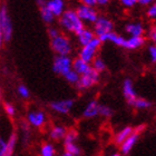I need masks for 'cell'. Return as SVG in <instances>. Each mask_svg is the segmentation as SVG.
Returning a JSON list of instances; mask_svg holds the SVG:
<instances>
[{
	"label": "cell",
	"mask_w": 156,
	"mask_h": 156,
	"mask_svg": "<svg viewBox=\"0 0 156 156\" xmlns=\"http://www.w3.org/2000/svg\"><path fill=\"white\" fill-rule=\"evenodd\" d=\"M111 156H122V155H120L119 153H114V154H112Z\"/></svg>",
	"instance_id": "obj_42"
},
{
	"label": "cell",
	"mask_w": 156,
	"mask_h": 156,
	"mask_svg": "<svg viewBox=\"0 0 156 156\" xmlns=\"http://www.w3.org/2000/svg\"><path fill=\"white\" fill-rule=\"evenodd\" d=\"M52 70L58 75L65 76L73 70V60L69 56H56L52 64Z\"/></svg>",
	"instance_id": "obj_5"
},
{
	"label": "cell",
	"mask_w": 156,
	"mask_h": 156,
	"mask_svg": "<svg viewBox=\"0 0 156 156\" xmlns=\"http://www.w3.org/2000/svg\"><path fill=\"white\" fill-rule=\"evenodd\" d=\"M99 39H101V42L112 41L113 44H115V45H117V46H120V47H123V48H124V45H125V40H126L124 37H122L120 35H117V34L114 33V31L111 34H108V35L99 37Z\"/></svg>",
	"instance_id": "obj_18"
},
{
	"label": "cell",
	"mask_w": 156,
	"mask_h": 156,
	"mask_svg": "<svg viewBox=\"0 0 156 156\" xmlns=\"http://www.w3.org/2000/svg\"><path fill=\"white\" fill-rule=\"evenodd\" d=\"M48 36L50 37V39H55L57 38L58 36H60V34H59V31L56 28H49L48 29Z\"/></svg>",
	"instance_id": "obj_36"
},
{
	"label": "cell",
	"mask_w": 156,
	"mask_h": 156,
	"mask_svg": "<svg viewBox=\"0 0 156 156\" xmlns=\"http://www.w3.org/2000/svg\"><path fill=\"white\" fill-rule=\"evenodd\" d=\"M148 38L154 42V45H156V26H153L148 31Z\"/></svg>",
	"instance_id": "obj_35"
},
{
	"label": "cell",
	"mask_w": 156,
	"mask_h": 156,
	"mask_svg": "<svg viewBox=\"0 0 156 156\" xmlns=\"http://www.w3.org/2000/svg\"><path fill=\"white\" fill-rule=\"evenodd\" d=\"M91 67H93V69H95L96 72L101 73L103 70H105V68H106V64H105V62L101 58L96 57V58L94 59V62H93Z\"/></svg>",
	"instance_id": "obj_26"
},
{
	"label": "cell",
	"mask_w": 156,
	"mask_h": 156,
	"mask_svg": "<svg viewBox=\"0 0 156 156\" xmlns=\"http://www.w3.org/2000/svg\"><path fill=\"white\" fill-rule=\"evenodd\" d=\"M64 77H65V79L68 81V83H70V84H75V85H77L79 79H80V76L78 75L75 70H70V72H69L68 74H66Z\"/></svg>",
	"instance_id": "obj_28"
},
{
	"label": "cell",
	"mask_w": 156,
	"mask_h": 156,
	"mask_svg": "<svg viewBox=\"0 0 156 156\" xmlns=\"http://www.w3.org/2000/svg\"><path fill=\"white\" fill-rule=\"evenodd\" d=\"M120 3H122L123 6H125V7L132 8V7H134L136 3H138V1H136V0H122V1H120Z\"/></svg>",
	"instance_id": "obj_37"
},
{
	"label": "cell",
	"mask_w": 156,
	"mask_h": 156,
	"mask_svg": "<svg viewBox=\"0 0 156 156\" xmlns=\"http://www.w3.org/2000/svg\"><path fill=\"white\" fill-rule=\"evenodd\" d=\"M28 123L31 124L35 127H42L46 123V115L41 111H34L29 112L27 115Z\"/></svg>",
	"instance_id": "obj_11"
},
{
	"label": "cell",
	"mask_w": 156,
	"mask_h": 156,
	"mask_svg": "<svg viewBox=\"0 0 156 156\" xmlns=\"http://www.w3.org/2000/svg\"><path fill=\"white\" fill-rule=\"evenodd\" d=\"M66 134H67V130H66L65 127L57 125V126H54L51 129H50V133H49V135H50V138H51V140H57L65 138Z\"/></svg>",
	"instance_id": "obj_22"
},
{
	"label": "cell",
	"mask_w": 156,
	"mask_h": 156,
	"mask_svg": "<svg viewBox=\"0 0 156 156\" xmlns=\"http://www.w3.org/2000/svg\"><path fill=\"white\" fill-rule=\"evenodd\" d=\"M60 25L65 30L76 35H79L85 29L84 21L79 18L77 11L74 9H67L62 13L60 17Z\"/></svg>",
	"instance_id": "obj_1"
},
{
	"label": "cell",
	"mask_w": 156,
	"mask_h": 156,
	"mask_svg": "<svg viewBox=\"0 0 156 156\" xmlns=\"http://www.w3.org/2000/svg\"><path fill=\"white\" fill-rule=\"evenodd\" d=\"M138 3L142 5V6H148V5H152V0H138Z\"/></svg>",
	"instance_id": "obj_39"
},
{
	"label": "cell",
	"mask_w": 156,
	"mask_h": 156,
	"mask_svg": "<svg viewBox=\"0 0 156 156\" xmlns=\"http://www.w3.org/2000/svg\"><path fill=\"white\" fill-rule=\"evenodd\" d=\"M12 23L8 15L6 5H1L0 8V41H9L12 37Z\"/></svg>",
	"instance_id": "obj_2"
},
{
	"label": "cell",
	"mask_w": 156,
	"mask_h": 156,
	"mask_svg": "<svg viewBox=\"0 0 156 156\" xmlns=\"http://www.w3.org/2000/svg\"><path fill=\"white\" fill-rule=\"evenodd\" d=\"M137 140H138V133H135V132H134V133L120 145V152L123 154H128L130 151L133 150V147L135 146Z\"/></svg>",
	"instance_id": "obj_16"
},
{
	"label": "cell",
	"mask_w": 156,
	"mask_h": 156,
	"mask_svg": "<svg viewBox=\"0 0 156 156\" xmlns=\"http://www.w3.org/2000/svg\"><path fill=\"white\" fill-rule=\"evenodd\" d=\"M60 156H74V155H72V154H69V153H66V152H65V153L62 154V155H60Z\"/></svg>",
	"instance_id": "obj_41"
},
{
	"label": "cell",
	"mask_w": 156,
	"mask_h": 156,
	"mask_svg": "<svg viewBox=\"0 0 156 156\" xmlns=\"http://www.w3.org/2000/svg\"><path fill=\"white\" fill-rule=\"evenodd\" d=\"M123 94H124V97L126 99L127 104L130 105V106H134L135 104V101H137V94L135 89H134V86H133V83L130 79H125L124 80V84H123Z\"/></svg>",
	"instance_id": "obj_9"
},
{
	"label": "cell",
	"mask_w": 156,
	"mask_h": 156,
	"mask_svg": "<svg viewBox=\"0 0 156 156\" xmlns=\"http://www.w3.org/2000/svg\"><path fill=\"white\" fill-rule=\"evenodd\" d=\"M16 143H17V135L13 133L10 135L9 140H8V142H7V147H6L5 153L0 156H12L13 151H15V146H16Z\"/></svg>",
	"instance_id": "obj_23"
},
{
	"label": "cell",
	"mask_w": 156,
	"mask_h": 156,
	"mask_svg": "<svg viewBox=\"0 0 156 156\" xmlns=\"http://www.w3.org/2000/svg\"><path fill=\"white\" fill-rule=\"evenodd\" d=\"M99 115L108 118V117H111L113 115V109L111 107L106 106V105H99Z\"/></svg>",
	"instance_id": "obj_29"
},
{
	"label": "cell",
	"mask_w": 156,
	"mask_h": 156,
	"mask_svg": "<svg viewBox=\"0 0 156 156\" xmlns=\"http://www.w3.org/2000/svg\"><path fill=\"white\" fill-rule=\"evenodd\" d=\"M65 145V152L66 153L72 154L74 156L80 155V148L76 143H64Z\"/></svg>",
	"instance_id": "obj_24"
},
{
	"label": "cell",
	"mask_w": 156,
	"mask_h": 156,
	"mask_svg": "<svg viewBox=\"0 0 156 156\" xmlns=\"http://www.w3.org/2000/svg\"><path fill=\"white\" fill-rule=\"evenodd\" d=\"M83 3L86 5V6H89V7H93V8H94V7L97 5V0H84Z\"/></svg>",
	"instance_id": "obj_38"
},
{
	"label": "cell",
	"mask_w": 156,
	"mask_h": 156,
	"mask_svg": "<svg viewBox=\"0 0 156 156\" xmlns=\"http://www.w3.org/2000/svg\"><path fill=\"white\" fill-rule=\"evenodd\" d=\"M108 3V0H97V5L99 6H105Z\"/></svg>",
	"instance_id": "obj_40"
},
{
	"label": "cell",
	"mask_w": 156,
	"mask_h": 156,
	"mask_svg": "<svg viewBox=\"0 0 156 156\" xmlns=\"http://www.w3.org/2000/svg\"><path fill=\"white\" fill-rule=\"evenodd\" d=\"M113 29H114L113 21L106 17H99L97 21L94 23V33L97 38L113 33Z\"/></svg>",
	"instance_id": "obj_7"
},
{
	"label": "cell",
	"mask_w": 156,
	"mask_h": 156,
	"mask_svg": "<svg viewBox=\"0 0 156 156\" xmlns=\"http://www.w3.org/2000/svg\"><path fill=\"white\" fill-rule=\"evenodd\" d=\"M51 49L56 52V56H69L72 52V42L67 37L60 35L50 41Z\"/></svg>",
	"instance_id": "obj_4"
},
{
	"label": "cell",
	"mask_w": 156,
	"mask_h": 156,
	"mask_svg": "<svg viewBox=\"0 0 156 156\" xmlns=\"http://www.w3.org/2000/svg\"><path fill=\"white\" fill-rule=\"evenodd\" d=\"M146 15L150 19H156V1L148 7V9H147V11H146Z\"/></svg>",
	"instance_id": "obj_32"
},
{
	"label": "cell",
	"mask_w": 156,
	"mask_h": 156,
	"mask_svg": "<svg viewBox=\"0 0 156 156\" xmlns=\"http://www.w3.org/2000/svg\"><path fill=\"white\" fill-rule=\"evenodd\" d=\"M101 45V39L96 37V38L91 42H89L88 45L81 47L80 50H79L78 57L80 59H83L84 62L90 64V62H94V59L96 58V52H97V50L99 49Z\"/></svg>",
	"instance_id": "obj_3"
},
{
	"label": "cell",
	"mask_w": 156,
	"mask_h": 156,
	"mask_svg": "<svg viewBox=\"0 0 156 156\" xmlns=\"http://www.w3.org/2000/svg\"><path fill=\"white\" fill-rule=\"evenodd\" d=\"M56 151L55 147L51 144L45 143L40 148V156H55Z\"/></svg>",
	"instance_id": "obj_25"
},
{
	"label": "cell",
	"mask_w": 156,
	"mask_h": 156,
	"mask_svg": "<svg viewBox=\"0 0 156 156\" xmlns=\"http://www.w3.org/2000/svg\"><path fill=\"white\" fill-rule=\"evenodd\" d=\"M91 69H93V67L90 66V64L84 62L79 57L75 58V60H73V70H75L79 76L86 75L90 72Z\"/></svg>",
	"instance_id": "obj_12"
},
{
	"label": "cell",
	"mask_w": 156,
	"mask_h": 156,
	"mask_svg": "<svg viewBox=\"0 0 156 156\" xmlns=\"http://www.w3.org/2000/svg\"><path fill=\"white\" fill-rule=\"evenodd\" d=\"M98 80H99V73L96 72L95 69H91L88 74L80 76V79L78 81V84L76 85V87H77L78 90L88 89V88L93 87L94 85L97 84Z\"/></svg>",
	"instance_id": "obj_8"
},
{
	"label": "cell",
	"mask_w": 156,
	"mask_h": 156,
	"mask_svg": "<svg viewBox=\"0 0 156 156\" xmlns=\"http://www.w3.org/2000/svg\"><path fill=\"white\" fill-rule=\"evenodd\" d=\"M17 91H18L19 96H21L23 98H28L30 96L29 89H28L25 85H20V86H18V89H17Z\"/></svg>",
	"instance_id": "obj_31"
},
{
	"label": "cell",
	"mask_w": 156,
	"mask_h": 156,
	"mask_svg": "<svg viewBox=\"0 0 156 156\" xmlns=\"http://www.w3.org/2000/svg\"><path fill=\"white\" fill-rule=\"evenodd\" d=\"M125 30L127 34H129L130 37H143L145 29L140 23H130L126 25Z\"/></svg>",
	"instance_id": "obj_14"
},
{
	"label": "cell",
	"mask_w": 156,
	"mask_h": 156,
	"mask_svg": "<svg viewBox=\"0 0 156 156\" xmlns=\"http://www.w3.org/2000/svg\"><path fill=\"white\" fill-rule=\"evenodd\" d=\"M39 11H40V16L44 23H51L55 19V15L49 10V8L46 6V2L41 6H39Z\"/></svg>",
	"instance_id": "obj_21"
},
{
	"label": "cell",
	"mask_w": 156,
	"mask_h": 156,
	"mask_svg": "<svg viewBox=\"0 0 156 156\" xmlns=\"http://www.w3.org/2000/svg\"><path fill=\"white\" fill-rule=\"evenodd\" d=\"M46 6L48 7L55 17H62L65 12V2L62 0H48L46 1Z\"/></svg>",
	"instance_id": "obj_13"
},
{
	"label": "cell",
	"mask_w": 156,
	"mask_h": 156,
	"mask_svg": "<svg viewBox=\"0 0 156 156\" xmlns=\"http://www.w3.org/2000/svg\"><path fill=\"white\" fill-rule=\"evenodd\" d=\"M74 106V99H62L50 103V108L59 114H67Z\"/></svg>",
	"instance_id": "obj_10"
},
{
	"label": "cell",
	"mask_w": 156,
	"mask_h": 156,
	"mask_svg": "<svg viewBox=\"0 0 156 156\" xmlns=\"http://www.w3.org/2000/svg\"><path fill=\"white\" fill-rule=\"evenodd\" d=\"M152 106V103L146 99H144V98H137V101H135V104H134L133 107L137 108V109H146V108H150Z\"/></svg>",
	"instance_id": "obj_27"
},
{
	"label": "cell",
	"mask_w": 156,
	"mask_h": 156,
	"mask_svg": "<svg viewBox=\"0 0 156 156\" xmlns=\"http://www.w3.org/2000/svg\"><path fill=\"white\" fill-rule=\"evenodd\" d=\"M76 11H77L78 16L84 23H95L98 20V13L96 11L95 8L89 6H86L84 3H81L76 8Z\"/></svg>",
	"instance_id": "obj_6"
},
{
	"label": "cell",
	"mask_w": 156,
	"mask_h": 156,
	"mask_svg": "<svg viewBox=\"0 0 156 156\" xmlns=\"http://www.w3.org/2000/svg\"><path fill=\"white\" fill-rule=\"evenodd\" d=\"M76 138H77V133L75 130H69L66 134V137L64 138V143H75Z\"/></svg>",
	"instance_id": "obj_30"
},
{
	"label": "cell",
	"mask_w": 156,
	"mask_h": 156,
	"mask_svg": "<svg viewBox=\"0 0 156 156\" xmlns=\"http://www.w3.org/2000/svg\"><path fill=\"white\" fill-rule=\"evenodd\" d=\"M3 108H5V112H6V114L8 116H13L15 113H16V108L13 106L12 104H10V103H5L3 104Z\"/></svg>",
	"instance_id": "obj_33"
},
{
	"label": "cell",
	"mask_w": 156,
	"mask_h": 156,
	"mask_svg": "<svg viewBox=\"0 0 156 156\" xmlns=\"http://www.w3.org/2000/svg\"><path fill=\"white\" fill-rule=\"evenodd\" d=\"M95 38H96V37H95L94 31L90 30V29H87V28H85V29L83 30L79 35H77L78 42H79V45H80L81 47L88 45V44L93 41Z\"/></svg>",
	"instance_id": "obj_15"
},
{
	"label": "cell",
	"mask_w": 156,
	"mask_h": 156,
	"mask_svg": "<svg viewBox=\"0 0 156 156\" xmlns=\"http://www.w3.org/2000/svg\"><path fill=\"white\" fill-rule=\"evenodd\" d=\"M134 133V128L133 127H130V126H126V127H124L123 129H120L118 133L115 135V143L116 144H122L125 142V140L128 138V137L132 135V134Z\"/></svg>",
	"instance_id": "obj_19"
},
{
	"label": "cell",
	"mask_w": 156,
	"mask_h": 156,
	"mask_svg": "<svg viewBox=\"0 0 156 156\" xmlns=\"http://www.w3.org/2000/svg\"><path fill=\"white\" fill-rule=\"evenodd\" d=\"M145 42L144 37H129L128 39L125 40V45L124 48L126 49H137L142 47Z\"/></svg>",
	"instance_id": "obj_20"
},
{
	"label": "cell",
	"mask_w": 156,
	"mask_h": 156,
	"mask_svg": "<svg viewBox=\"0 0 156 156\" xmlns=\"http://www.w3.org/2000/svg\"><path fill=\"white\" fill-rule=\"evenodd\" d=\"M148 52H150L152 62H156V45H151L150 47H148Z\"/></svg>",
	"instance_id": "obj_34"
},
{
	"label": "cell",
	"mask_w": 156,
	"mask_h": 156,
	"mask_svg": "<svg viewBox=\"0 0 156 156\" xmlns=\"http://www.w3.org/2000/svg\"><path fill=\"white\" fill-rule=\"evenodd\" d=\"M85 118H93L99 115V104L96 101H89L85 108L84 113H83Z\"/></svg>",
	"instance_id": "obj_17"
}]
</instances>
